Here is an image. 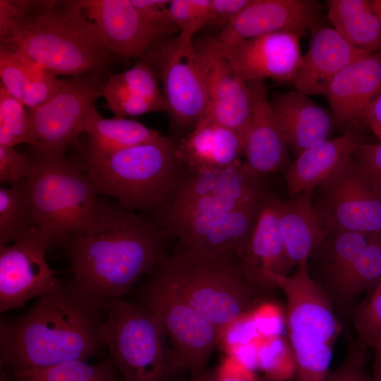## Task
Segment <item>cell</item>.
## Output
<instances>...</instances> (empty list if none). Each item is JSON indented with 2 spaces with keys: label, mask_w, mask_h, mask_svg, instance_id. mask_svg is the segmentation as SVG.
I'll return each mask as SVG.
<instances>
[{
  "label": "cell",
  "mask_w": 381,
  "mask_h": 381,
  "mask_svg": "<svg viewBox=\"0 0 381 381\" xmlns=\"http://www.w3.org/2000/svg\"><path fill=\"white\" fill-rule=\"evenodd\" d=\"M104 303L74 282L38 298L18 317L0 322V363L14 378L107 349Z\"/></svg>",
  "instance_id": "6da1fadb"
},
{
  "label": "cell",
  "mask_w": 381,
  "mask_h": 381,
  "mask_svg": "<svg viewBox=\"0 0 381 381\" xmlns=\"http://www.w3.org/2000/svg\"><path fill=\"white\" fill-rule=\"evenodd\" d=\"M162 229L100 202L88 226L66 247L75 284L104 302L121 298L165 257Z\"/></svg>",
  "instance_id": "7a4b0ae2"
},
{
  "label": "cell",
  "mask_w": 381,
  "mask_h": 381,
  "mask_svg": "<svg viewBox=\"0 0 381 381\" xmlns=\"http://www.w3.org/2000/svg\"><path fill=\"white\" fill-rule=\"evenodd\" d=\"M148 279L186 301L220 331L251 312L266 285L234 253L204 254L180 246Z\"/></svg>",
  "instance_id": "3957f363"
},
{
  "label": "cell",
  "mask_w": 381,
  "mask_h": 381,
  "mask_svg": "<svg viewBox=\"0 0 381 381\" xmlns=\"http://www.w3.org/2000/svg\"><path fill=\"white\" fill-rule=\"evenodd\" d=\"M1 44L54 75L92 74L112 54L95 33L75 1H51L31 22L0 32Z\"/></svg>",
  "instance_id": "277c9868"
},
{
  "label": "cell",
  "mask_w": 381,
  "mask_h": 381,
  "mask_svg": "<svg viewBox=\"0 0 381 381\" xmlns=\"http://www.w3.org/2000/svg\"><path fill=\"white\" fill-rule=\"evenodd\" d=\"M31 147L25 183L35 226L49 246H67L94 218L99 192L80 164L64 155Z\"/></svg>",
  "instance_id": "5b68a950"
},
{
  "label": "cell",
  "mask_w": 381,
  "mask_h": 381,
  "mask_svg": "<svg viewBox=\"0 0 381 381\" xmlns=\"http://www.w3.org/2000/svg\"><path fill=\"white\" fill-rule=\"evenodd\" d=\"M176 145L165 136L80 164L99 193L127 210L162 207L176 187Z\"/></svg>",
  "instance_id": "8992f818"
},
{
  "label": "cell",
  "mask_w": 381,
  "mask_h": 381,
  "mask_svg": "<svg viewBox=\"0 0 381 381\" xmlns=\"http://www.w3.org/2000/svg\"><path fill=\"white\" fill-rule=\"evenodd\" d=\"M263 277L279 287L286 298L296 381H325L341 325L326 294L310 276L307 261L301 262L291 276L268 272Z\"/></svg>",
  "instance_id": "52a82bcc"
},
{
  "label": "cell",
  "mask_w": 381,
  "mask_h": 381,
  "mask_svg": "<svg viewBox=\"0 0 381 381\" xmlns=\"http://www.w3.org/2000/svg\"><path fill=\"white\" fill-rule=\"evenodd\" d=\"M109 358L122 381H171L183 369L158 318L121 298L104 302Z\"/></svg>",
  "instance_id": "ba28073f"
},
{
  "label": "cell",
  "mask_w": 381,
  "mask_h": 381,
  "mask_svg": "<svg viewBox=\"0 0 381 381\" xmlns=\"http://www.w3.org/2000/svg\"><path fill=\"white\" fill-rule=\"evenodd\" d=\"M143 59L161 79L167 111L175 123L195 126L209 104L204 50L178 37L166 38L155 43Z\"/></svg>",
  "instance_id": "9c48e42d"
},
{
  "label": "cell",
  "mask_w": 381,
  "mask_h": 381,
  "mask_svg": "<svg viewBox=\"0 0 381 381\" xmlns=\"http://www.w3.org/2000/svg\"><path fill=\"white\" fill-rule=\"evenodd\" d=\"M103 86L92 74L73 76L44 104L27 109L31 147L64 155L85 132V122L103 96Z\"/></svg>",
  "instance_id": "30bf717a"
},
{
  "label": "cell",
  "mask_w": 381,
  "mask_h": 381,
  "mask_svg": "<svg viewBox=\"0 0 381 381\" xmlns=\"http://www.w3.org/2000/svg\"><path fill=\"white\" fill-rule=\"evenodd\" d=\"M140 303L158 318L191 378L202 373L219 341V329L186 301L149 279Z\"/></svg>",
  "instance_id": "8fae6325"
},
{
  "label": "cell",
  "mask_w": 381,
  "mask_h": 381,
  "mask_svg": "<svg viewBox=\"0 0 381 381\" xmlns=\"http://www.w3.org/2000/svg\"><path fill=\"white\" fill-rule=\"evenodd\" d=\"M322 187L324 198L318 211L330 234L381 232V193L353 157Z\"/></svg>",
  "instance_id": "7c38bea8"
},
{
  "label": "cell",
  "mask_w": 381,
  "mask_h": 381,
  "mask_svg": "<svg viewBox=\"0 0 381 381\" xmlns=\"http://www.w3.org/2000/svg\"><path fill=\"white\" fill-rule=\"evenodd\" d=\"M49 243L37 226L11 244L0 248V311L19 308L28 301L59 289L45 258Z\"/></svg>",
  "instance_id": "4fadbf2b"
},
{
  "label": "cell",
  "mask_w": 381,
  "mask_h": 381,
  "mask_svg": "<svg viewBox=\"0 0 381 381\" xmlns=\"http://www.w3.org/2000/svg\"><path fill=\"white\" fill-rule=\"evenodd\" d=\"M76 6L95 33L112 54L142 57L172 31L148 24L131 0H76Z\"/></svg>",
  "instance_id": "5bb4252c"
},
{
  "label": "cell",
  "mask_w": 381,
  "mask_h": 381,
  "mask_svg": "<svg viewBox=\"0 0 381 381\" xmlns=\"http://www.w3.org/2000/svg\"><path fill=\"white\" fill-rule=\"evenodd\" d=\"M301 36L292 32H276L225 44L214 38L207 43L224 56L246 82L270 78L292 82L301 64Z\"/></svg>",
  "instance_id": "9a60e30c"
},
{
  "label": "cell",
  "mask_w": 381,
  "mask_h": 381,
  "mask_svg": "<svg viewBox=\"0 0 381 381\" xmlns=\"http://www.w3.org/2000/svg\"><path fill=\"white\" fill-rule=\"evenodd\" d=\"M322 10L315 0H250L214 39L232 44L276 32L302 37L308 30L318 28Z\"/></svg>",
  "instance_id": "2e32d148"
},
{
  "label": "cell",
  "mask_w": 381,
  "mask_h": 381,
  "mask_svg": "<svg viewBox=\"0 0 381 381\" xmlns=\"http://www.w3.org/2000/svg\"><path fill=\"white\" fill-rule=\"evenodd\" d=\"M263 198L238 207L196 216L174 226L167 234L176 235L180 246L200 253H234L242 258Z\"/></svg>",
  "instance_id": "e0dca14e"
},
{
  "label": "cell",
  "mask_w": 381,
  "mask_h": 381,
  "mask_svg": "<svg viewBox=\"0 0 381 381\" xmlns=\"http://www.w3.org/2000/svg\"><path fill=\"white\" fill-rule=\"evenodd\" d=\"M202 49L206 56L209 95L205 116L234 131L243 142L251 111L250 85L207 42Z\"/></svg>",
  "instance_id": "ac0fdd59"
},
{
  "label": "cell",
  "mask_w": 381,
  "mask_h": 381,
  "mask_svg": "<svg viewBox=\"0 0 381 381\" xmlns=\"http://www.w3.org/2000/svg\"><path fill=\"white\" fill-rule=\"evenodd\" d=\"M251 111L243 142L245 163L258 175L283 171L290 166L287 144L277 124L262 81L248 83Z\"/></svg>",
  "instance_id": "d6986e66"
},
{
  "label": "cell",
  "mask_w": 381,
  "mask_h": 381,
  "mask_svg": "<svg viewBox=\"0 0 381 381\" xmlns=\"http://www.w3.org/2000/svg\"><path fill=\"white\" fill-rule=\"evenodd\" d=\"M369 54L350 44L334 28L318 27L292 82L307 95H325L339 72Z\"/></svg>",
  "instance_id": "ffe728a7"
},
{
  "label": "cell",
  "mask_w": 381,
  "mask_h": 381,
  "mask_svg": "<svg viewBox=\"0 0 381 381\" xmlns=\"http://www.w3.org/2000/svg\"><path fill=\"white\" fill-rule=\"evenodd\" d=\"M381 93V51L365 55L344 68L325 94L337 123L364 120L373 102Z\"/></svg>",
  "instance_id": "44dd1931"
},
{
  "label": "cell",
  "mask_w": 381,
  "mask_h": 381,
  "mask_svg": "<svg viewBox=\"0 0 381 381\" xmlns=\"http://www.w3.org/2000/svg\"><path fill=\"white\" fill-rule=\"evenodd\" d=\"M191 172L184 179L179 180L171 195L173 197L169 198L164 204L181 203L200 198H234L252 201L264 197L260 175L241 160L223 167Z\"/></svg>",
  "instance_id": "7402d4cb"
},
{
  "label": "cell",
  "mask_w": 381,
  "mask_h": 381,
  "mask_svg": "<svg viewBox=\"0 0 381 381\" xmlns=\"http://www.w3.org/2000/svg\"><path fill=\"white\" fill-rule=\"evenodd\" d=\"M270 102L287 146L298 155L327 140L332 116L308 95L289 91L274 95Z\"/></svg>",
  "instance_id": "603a6c76"
},
{
  "label": "cell",
  "mask_w": 381,
  "mask_h": 381,
  "mask_svg": "<svg viewBox=\"0 0 381 381\" xmlns=\"http://www.w3.org/2000/svg\"><path fill=\"white\" fill-rule=\"evenodd\" d=\"M361 144L358 135L348 131L303 151L287 169L286 183L290 195L313 190L314 188L327 183Z\"/></svg>",
  "instance_id": "cb8c5ba5"
},
{
  "label": "cell",
  "mask_w": 381,
  "mask_h": 381,
  "mask_svg": "<svg viewBox=\"0 0 381 381\" xmlns=\"http://www.w3.org/2000/svg\"><path fill=\"white\" fill-rule=\"evenodd\" d=\"M176 154L191 171L223 167L240 160L243 142L234 131L205 116L176 145Z\"/></svg>",
  "instance_id": "d4e9b609"
},
{
  "label": "cell",
  "mask_w": 381,
  "mask_h": 381,
  "mask_svg": "<svg viewBox=\"0 0 381 381\" xmlns=\"http://www.w3.org/2000/svg\"><path fill=\"white\" fill-rule=\"evenodd\" d=\"M313 190L301 192L281 202L279 222L289 270L307 261L330 234L312 202Z\"/></svg>",
  "instance_id": "484cf974"
},
{
  "label": "cell",
  "mask_w": 381,
  "mask_h": 381,
  "mask_svg": "<svg viewBox=\"0 0 381 381\" xmlns=\"http://www.w3.org/2000/svg\"><path fill=\"white\" fill-rule=\"evenodd\" d=\"M280 201L263 198L242 260L265 284L263 274L286 275L289 270L279 222Z\"/></svg>",
  "instance_id": "4316f807"
},
{
  "label": "cell",
  "mask_w": 381,
  "mask_h": 381,
  "mask_svg": "<svg viewBox=\"0 0 381 381\" xmlns=\"http://www.w3.org/2000/svg\"><path fill=\"white\" fill-rule=\"evenodd\" d=\"M87 140L83 159L99 157L152 141L162 135L141 123L125 118H104L95 108L85 122Z\"/></svg>",
  "instance_id": "83f0119b"
},
{
  "label": "cell",
  "mask_w": 381,
  "mask_h": 381,
  "mask_svg": "<svg viewBox=\"0 0 381 381\" xmlns=\"http://www.w3.org/2000/svg\"><path fill=\"white\" fill-rule=\"evenodd\" d=\"M333 28L352 46L369 53L381 51V24L370 0H328Z\"/></svg>",
  "instance_id": "f1b7e54d"
},
{
  "label": "cell",
  "mask_w": 381,
  "mask_h": 381,
  "mask_svg": "<svg viewBox=\"0 0 381 381\" xmlns=\"http://www.w3.org/2000/svg\"><path fill=\"white\" fill-rule=\"evenodd\" d=\"M381 279V232L368 235V244L346 267L330 277L338 300L349 303Z\"/></svg>",
  "instance_id": "f546056e"
},
{
  "label": "cell",
  "mask_w": 381,
  "mask_h": 381,
  "mask_svg": "<svg viewBox=\"0 0 381 381\" xmlns=\"http://www.w3.org/2000/svg\"><path fill=\"white\" fill-rule=\"evenodd\" d=\"M36 226L25 179L0 187V248L13 243Z\"/></svg>",
  "instance_id": "4dcf8cb0"
},
{
  "label": "cell",
  "mask_w": 381,
  "mask_h": 381,
  "mask_svg": "<svg viewBox=\"0 0 381 381\" xmlns=\"http://www.w3.org/2000/svg\"><path fill=\"white\" fill-rule=\"evenodd\" d=\"M117 372L108 358L96 364H90L83 360L68 361L48 368L30 371L16 378L31 377L39 381H121Z\"/></svg>",
  "instance_id": "1f68e13d"
},
{
  "label": "cell",
  "mask_w": 381,
  "mask_h": 381,
  "mask_svg": "<svg viewBox=\"0 0 381 381\" xmlns=\"http://www.w3.org/2000/svg\"><path fill=\"white\" fill-rule=\"evenodd\" d=\"M258 368L270 381L295 379L296 364L289 342L281 336L262 337L258 342Z\"/></svg>",
  "instance_id": "d6a6232c"
},
{
  "label": "cell",
  "mask_w": 381,
  "mask_h": 381,
  "mask_svg": "<svg viewBox=\"0 0 381 381\" xmlns=\"http://www.w3.org/2000/svg\"><path fill=\"white\" fill-rule=\"evenodd\" d=\"M28 111L21 102L0 85V146L31 145Z\"/></svg>",
  "instance_id": "836d02e7"
},
{
  "label": "cell",
  "mask_w": 381,
  "mask_h": 381,
  "mask_svg": "<svg viewBox=\"0 0 381 381\" xmlns=\"http://www.w3.org/2000/svg\"><path fill=\"white\" fill-rule=\"evenodd\" d=\"M46 71L0 44L1 85L20 102L25 90Z\"/></svg>",
  "instance_id": "e575fe53"
},
{
  "label": "cell",
  "mask_w": 381,
  "mask_h": 381,
  "mask_svg": "<svg viewBox=\"0 0 381 381\" xmlns=\"http://www.w3.org/2000/svg\"><path fill=\"white\" fill-rule=\"evenodd\" d=\"M103 97L106 99L108 109L114 113V117L117 118L163 111L153 102L130 91L116 74L110 75L104 85Z\"/></svg>",
  "instance_id": "d590c367"
},
{
  "label": "cell",
  "mask_w": 381,
  "mask_h": 381,
  "mask_svg": "<svg viewBox=\"0 0 381 381\" xmlns=\"http://www.w3.org/2000/svg\"><path fill=\"white\" fill-rule=\"evenodd\" d=\"M169 12L171 23L180 30L178 38L192 42L195 34L210 25V0H171Z\"/></svg>",
  "instance_id": "8d00e7d4"
},
{
  "label": "cell",
  "mask_w": 381,
  "mask_h": 381,
  "mask_svg": "<svg viewBox=\"0 0 381 381\" xmlns=\"http://www.w3.org/2000/svg\"><path fill=\"white\" fill-rule=\"evenodd\" d=\"M333 239L328 251L329 278L351 264L368 244V235L355 231L332 233Z\"/></svg>",
  "instance_id": "74e56055"
},
{
  "label": "cell",
  "mask_w": 381,
  "mask_h": 381,
  "mask_svg": "<svg viewBox=\"0 0 381 381\" xmlns=\"http://www.w3.org/2000/svg\"><path fill=\"white\" fill-rule=\"evenodd\" d=\"M354 322L358 345L373 348L381 337V279L369 299L358 310Z\"/></svg>",
  "instance_id": "f35d334b"
},
{
  "label": "cell",
  "mask_w": 381,
  "mask_h": 381,
  "mask_svg": "<svg viewBox=\"0 0 381 381\" xmlns=\"http://www.w3.org/2000/svg\"><path fill=\"white\" fill-rule=\"evenodd\" d=\"M116 75L130 91L153 102L163 111H167L165 100L158 87L157 75L147 64L142 61Z\"/></svg>",
  "instance_id": "ab89813d"
},
{
  "label": "cell",
  "mask_w": 381,
  "mask_h": 381,
  "mask_svg": "<svg viewBox=\"0 0 381 381\" xmlns=\"http://www.w3.org/2000/svg\"><path fill=\"white\" fill-rule=\"evenodd\" d=\"M51 1L0 0V32L31 22Z\"/></svg>",
  "instance_id": "60d3db41"
},
{
  "label": "cell",
  "mask_w": 381,
  "mask_h": 381,
  "mask_svg": "<svg viewBox=\"0 0 381 381\" xmlns=\"http://www.w3.org/2000/svg\"><path fill=\"white\" fill-rule=\"evenodd\" d=\"M30 171V155L13 147L0 146V182L11 185L26 179Z\"/></svg>",
  "instance_id": "b9f144b4"
},
{
  "label": "cell",
  "mask_w": 381,
  "mask_h": 381,
  "mask_svg": "<svg viewBox=\"0 0 381 381\" xmlns=\"http://www.w3.org/2000/svg\"><path fill=\"white\" fill-rule=\"evenodd\" d=\"M261 337L250 312L222 330L219 341L225 344L230 354L239 346Z\"/></svg>",
  "instance_id": "7bdbcfd3"
},
{
  "label": "cell",
  "mask_w": 381,
  "mask_h": 381,
  "mask_svg": "<svg viewBox=\"0 0 381 381\" xmlns=\"http://www.w3.org/2000/svg\"><path fill=\"white\" fill-rule=\"evenodd\" d=\"M251 315L262 337L281 336L285 318L279 306L270 302L259 303L251 311Z\"/></svg>",
  "instance_id": "ee69618b"
},
{
  "label": "cell",
  "mask_w": 381,
  "mask_h": 381,
  "mask_svg": "<svg viewBox=\"0 0 381 381\" xmlns=\"http://www.w3.org/2000/svg\"><path fill=\"white\" fill-rule=\"evenodd\" d=\"M140 16L152 26L174 31L176 28L171 21L170 1L131 0Z\"/></svg>",
  "instance_id": "f6af8a7d"
},
{
  "label": "cell",
  "mask_w": 381,
  "mask_h": 381,
  "mask_svg": "<svg viewBox=\"0 0 381 381\" xmlns=\"http://www.w3.org/2000/svg\"><path fill=\"white\" fill-rule=\"evenodd\" d=\"M356 349L335 370L329 373L325 381H373L363 368L364 349L358 345Z\"/></svg>",
  "instance_id": "bcb514c9"
},
{
  "label": "cell",
  "mask_w": 381,
  "mask_h": 381,
  "mask_svg": "<svg viewBox=\"0 0 381 381\" xmlns=\"http://www.w3.org/2000/svg\"><path fill=\"white\" fill-rule=\"evenodd\" d=\"M352 156L363 167L381 193V142L361 143Z\"/></svg>",
  "instance_id": "7dc6e473"
},
{
  "label": "cell",
  "mask_w": 381,
  "mask_h": 381,
  "mask_svg": "<svg viewBox=\"0 0 381 381\" xmlns=\"http://www.w3.org/2000/svg\"><path fill=\"white\" fill-rule=\"evenodd\" d=\"M250 0H210V25L222 29L241 11Z\"/></svg>",
  "instance_id": "c3c4849f"
},
{
  "label": "cell",
  "mask_w": 381,
  "mask_h": 381,
  "mask_svg": "<svg viewBox=\"0 0 381 381\" xmlns=\"http://www.w3.org/2000/svg\"><path fill=\"white\" fill-rule=\"evenodd\" d=\"M214 370L219 376L226 378L247 380L258 379L253 370L232 354H229Z\"/></svg>",
  "instance_id": "681fc988"
},
{
  "label": "cell",
  "mask_w": 381,
  "mask_h": 381,
  "mask_svg": "<svg viewBox=\"0 0 381 381\" xmlns=\"http://www.w3.org/2000/svg\"><path fill=\"white\" fill-rule=\"evenodd\" d=\"M363 121L381 142V93L368 109Z\"/></svg>",
  "instance_id": "f907efd6"
},
{
  "label": "cell",
  "mask_w": 381,
  "mask_h": 381,
  "mask_svg": "<svg viewBox=\"0 0 381 381\" xmlns=\"http://www.w3.org/2000/svg\"><path fill=\"white\" fill-rule=\"evenodd\" d=\"M191 381H270L267 379L265 380H238V379H231L226 378L219 376L215 371L214 369L205 370L202 373L199 375L191 378Z\"/></svg>",
  "instance_id": "816d5d0a"
},
{
  "label": "cell",
  "mask_w": 381,
  "mask_h": 381,
  "mask_svg": "<svg viewBox=\"0 0 381 381\" xmlns=\"http://www.w3.org/2000/svg\"><path fill=\"white\" fill-rule=\"evenodd\" d=\"M373 349L375 351V358L371 377L373 381H381V337L377 341Z\"/></svg>",
  "instance_id": "f5cc1de1"
},
{
  "label": "cell",
  "mask_w": 381,
  "mask_h": 381,
  "mask_svg": "<svg viewBox=\"0 0 381 381\" xmlns=\"http://www.w3.org/2000/svg\"><path fill=\"white\" fill-rule=\"evenodd\" d=\"M373 11L381 24V0H370Z\"/></svg>",
  "instance_id": "db71d44e"
},
{
  "label": "cell",
  "mask_w": 381,
  "mask_h": 381,
  "mask_svg": "<svg viewBox=\"0 0 381 381\" xmlns=\"http://www.w3.org/2000/svg\"><path fill=\"white\" fill-rule=\"evenodd\" d=\"M1 381H5V378L4 377H2V376H1ZM16 381H21V380H16Z\"/></svg>",
  "instance_id": "11a10c76"
},
{
  "label": "cell",
  "mask_w": 381,
  "mask_h": 381,
  "mask_svg": "<svg viewBox=\"0 0 381 381\" xmlns=\"http://www.w3.org/2000/svg\"><path fill=\"white\" fill-rule=\"evenodd\" d=\"M171 381H173V380H171Z\"/></svg>",
  "instance_id": "9f6ffc18"
}]
</instances>
